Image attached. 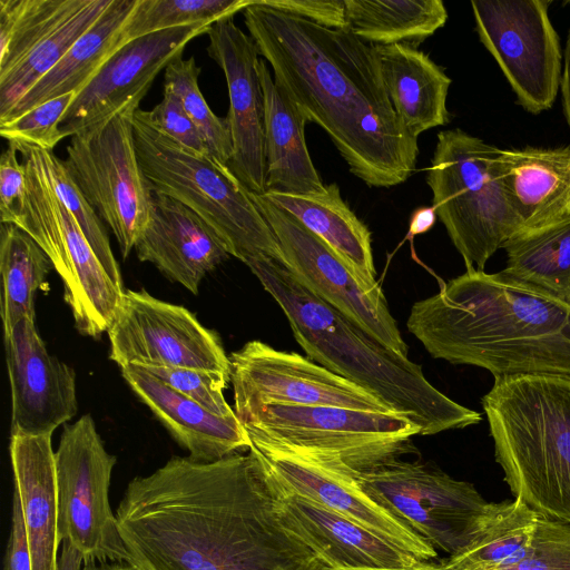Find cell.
<instances>
[{
  "instance_id": "9c48e42d",
  "label": "cell",
  "mask_w": 570,
  "mask_h": 570,
  "mask_svg": "<svg viewBox=\"0 0 570 570\" xmlns=\"http://www.w3.org/2000/svg\"><path fill=\"white\" fill-rule=\"evenodd\" d=\"M24 169L27 198L16 225L45 250L59 274L78 332L98 338L111 326L125 289L110 278L51 187L41 148L27 158Z\"/></svg>"
},
{
  "instance_id": "30bf717a",
  "label": "cell",
  "mask_w": 570,
  "mask_h": 570,
  "mask_svg": "<svg viewBox=\"0 0 570 570\" xmlns=\"http://www.w3.org/2000/svg\"><path fill=\"white\" fill-rule=\"evenodd\" d=\"M131 104L77 131L66 147L65 165L126 258L148 224L153 190L137 154Z\"/></svg>"
},
{
  "instance_id": "ab89813d",
  "label": "cell",
  "mask_w": 570,
  "mask_h": 570,
  "mask_svg": "<svg viewBox=\"0 0 570 570\" xmlns=\"http://www.w3.org/2000/svg\"><path fill=\"white\" fill-rule=\"evenodd\" d=\"M138 366L216 415L233 416L236 414L224 395V391L230 381L228 375L177 366Z\"/></svg>"
},
{
  "instance_id": "74e56055",
  "label": "cell",
  "mask_w": 570,
  "mask_h": 570,
  "mask_svg": "<svg viewBox=\"0 0 570 570\" xmlns=\"http://www.w3.org/2000/svg\"><path fill=\"white\" fill-rule=\"evenodd\" d=\"M77 92L48 100L20 117L0 124V135L8 141L36 146L52 151L66 136L60 122Z\"/></svg>"
},
{
  "instance_id": "4dcf8cb0",
  "label": "cell",
  "mask_w": 570,
  "mask_h": 570,
  "mask_svg": "<svg viewBox=\"0 0 570 570\" xmlns=\"http://www.w3.org/2000/svg\"><path fill=\"white\" fill-rule=\"evenodd\" d=\"M346 29L372 46L416 48L448 20L441 0H345Z\"/></svg>"
},
{
  "instance_id": "277c9868",
  "label": "cell",
  "mask_w": 570,
  "mask_h": 570,
  "mask_svg": "<svg viewBox=\"0 0 570 570\" xmlns=\"http://www.w3.org/2000/svg\"><path fill=\"white\" fill-rule=\"evenodd\" d=\"M246 265L284 312L307 356L375 394L390 409L421 428L420 435L464 429L482 421L434 387L421 365L392 351L314 295L284 264L269 257Z\"/></svg>"
},
{
  "instance_id": "d6986e66",
  "label": "cell",
  "mask_w": 570,
  "mask_h": 570,
  "mask_svg": "<svg viewBox=\"0 0 570 570\" xmlns=\"http://www.w3.org/2000/svg\"><path fill=\"white\" fill-rule=\"evenodd\" d=\"M213 22H199L157 31L120 47L91 81L76 96L63 115L66 137L98 124L131 104L139 105L157 75L187 43L206 35Z\"/></svg>"
},
{
  "instance_id": "603a6c76",
  "label": "cell",
  "mask_w": 570,
  "mask_h": 570,
  "mask_svg": "<svg viewBox=\"0 0 570 570\" xmlns=\"http://www.w3.org/2000/svg\"><path fill=\"white\" fill-rule=\"evenodd\" d=\"M274 490L284 524L314 550L330 570L409 568L423 562L315 501Z\"/></svg>"
},
{
  "instance_id": "4fadbf2b",
  "label": "cell",
  "mask_w": 570,
  "mask_h": 570,
  "mask_svg": "<svg viewBox=\"0 0 570 570\" xmlns=\"http://www.w3.org/2000/svg\"><path fill=\"white\" fill-rule=\"evenodd\" d=\"M249 197L275 234L284 264L317 297L345 315L386 347L407 356L379 283L370 285L324 240L291 213L263 194L248 190Z\"/></svg>"
},
{
  "instance_id": "d590c367",
  "label": "cell",
  "mask_w": 570,
  "mask_h": 570,
  "mask_svg": "<svg viewBox=\"0 0 570 570\" xmlns=\"http://www.w3.org/2000/svg\"><path fill=\"white\" fill-rule=\"evenodd\" d=\"M200 67L194 57H176L165 69L164 92L171 94L202 134L210 156L227 166L233 156V141L226 117L216 116L200 92Z\"/></svg>"
},
{
  "instance_id": "bcb514c9",
  "label": "cell",
  "mask_w": 570,
  "mask_h": 570,
  "mask_svg": "<svg viewBox=\"0 0 570 570\" xmlns=\"http://www.w3.org/2000/svg\"><path fill=\"white\" fill-rule=\"evenodd\" d=\"M563 61L560 88L562 94L563 111L567 121L570 125V31L566 42Z\"/></svg>"
},
{
  "instance_id": "e575fe53",
  "label": "cell",
  "mask_w": 570,
  "mask_h": 570,
  "mask_svg": "<svg viewBox=\"0 0 570 570\" xmlns=\"http://www.w3.org/2000/svg\"><path fill=\"white\" fill-rule=\"evenodd\" d=\"M250 0H136L121 29V45L176 27L216 22L243 11Z\"/></svg>"
},
{
  "instance_id": "44dd1931",
  "label": "cell",
  "mask_w": 570,
  "mask_h": 570,
  "mask_svg": "<svg viewBox=\"0 0 570 570\" xmlns=\"http://www.w3.org/2000/svg\"><path fill=\"white\" fill-rule=\"evenodd\" d=\"M3 338L11 389L10 435L52 434L77 413L73 368L48 352L36 321L22 318Z\"/></svg>"
},
{
  "instance_id": "52a82bcc",
  "label": "cell",
  "mask_w": 570,
  "mask_h": 570,
  "mask_svg": "<svg viewBox=\"0 0 570 570\" xmlns=\"http://www.w3.org/2000/svg\"><path fill=\"white\" fill-rule=\"evenodd\" d=\"M134 134L139 163L153 191L195 212L218 234L228 253L243 263L256 257L284 263L275 234L248 189L227 166L169 139L140 108L134 114Z\"/></svg>"
},
{
  "instance_id": "7c38bea8",
  "label": "cell",
  "mask_w": 570,
  "mask_h": 570,
  "mask_svg": "<svg viewBox=\"0 0 570 570\" xmlns=\"http://www.w3.org/2000/svg\"><path fill=\"white\" fill-rule=\"evenodd\" d=\"M354 473L372 499L449 556L470 542L491 504L431 462L396 459Z\"/></svg>"
},
{
  "instance_id": "6da1fadb",
  "label": "cell",
  "mask_w": 570,
  "mask_h": 570,
  "mask_svg": "<svg viewBox=\"0 0 570 570\" xmlns=\"http://www.w3.org/2000/svg\"><path fill=\"white\" fill-rule=\"evenodd\" d=\"M118 529L134 570H330L283 522L255 456H173L127 485Z\"/></svg>"
},
{
  "instance_id": "e0dca14e",
  "label": "cell",
  "mask_w": 570,
  "mask_h": 570,
  "mask_svg": "<svg viewBox=\"0 0 570 570\" xmlns=\"http://www.w3.org/2000/svg\"><path fill=\"white\" fill-rule=\"evenodd\" d=\"M249 439L248 452L276 490L315 501L420 561L430 562L436 558V549L372 499L358 484L355 471L341 461L308 456Z\"/></svg>"
},
{
  "instance_id": "f546056e",
  "label": "cell",
  "mask_w": 570,
  "mask_h": 570,
  "mask_svg": "<svg viewBox=\"0 0 570 570\" xmlns=\"http://www.w3.org/2000/svg\"><path fill=\"white\" fill-rule=\"evenodd\" d=\"M263 195L324 240L364 282L377 283L371 232L342 198L337 184L326 185L316 194L266 191Z\"/></svg>"
},
{
  "instance_id": "ba28073f",
  "label": "cell",
  "mask_w": 570,
  "mask_h": 570,
  "mask_svg": "<svg viewBox=\"0 0 570 570\" xmlns=\"http://www.w3.org/2000/svg\"><path fill=\"white\" fill-rule=\"evenodd\" d=\"M249 438L364 472L416 451L421 428L396 413L271 403L236 414Z\"/></svg>"
},
{
  "instance_id": "8fae6325",
  "label": "cell",
  "mask_w": 570,
  "mask_h": 570,
  "mask_svg": "<svg viewBox=\"0 0 570 570\" xmlns=\"http://www.w3.org/2000/svg\"><path fill=\"white\" fill-rule=\"evenodd\" d=\"M55 456L59 542L70 543L85 567L127 564L109 502L117 458L106 450L90 414L63 425Z\"/></svg>"
},
{
  "instance_id": "ac0fdd59",
  "label": "cell",
  "mask_w": 570,
  "mask_h": 570,
  "mask_svg": "<svg viewBox=\"0 0 570 570\" xmlns=\"http://www.w3.org/2000/svg\"><path fill=\"white\" fill-rule=\"evenodd\" d=\"M229 362L236 414L271 403L394 413L375 394L309 357L258 340L233 352Z\"/></svg>"
},
{
  "instance_id": "4316f807",
  "label": "cell",
  "mask_w": 570,
  "mask_h": 570,
  "mask_svg": "<svg viewBox=\"0 0 570 570\" xmlns=\"http://www.w3.org/2000/svg\"><path fill=\"white\" fill-rule=\"evenodd\" d=\"M375 50L391 104L407 131L417 138L428 129L446 125L452 80L443 69L407 45L376 46Z\"/></svg>"
},
{
  "instance_id": "2e32d148",
  "label": "cell",
  "mask_w": 570,
  "mask_h": 570,
  "mask_svg": "<svg viewBox=\"0 0 570 570\" xmlns=\"http://www.w3.org/2000/svg\"><path fill=\"white\" fill-rule=\"evenodd\" d=\"M107 333L109 358L120 368L161 365L230 376L229 356L218 334L186 307L156 298L145 289L125 291Z\"/></svg>"
},
{
  "instance_id": "836d02e7",
  "label": "cell",
  "mask_w": 570,
  "mask_h": 570,
  "mask_svg": "<svg viewBox=\"0 0 570 570\" xmlns=\"http://www.w3.org/2000/svg\"><path fill=\"white\" fill-rule=\"evenodd\" d=\"M52 263L24 230L13 224L0 227V316L3 334L22 318L36 321L35 298Z\"/></svg>"
},
{
  "instance_id": "ee69618b",
  "label": "cell",
  "mask_w": 570,
  "mask_h": 570,
  "mask_svg": "<svg viewBox=\"0 0 570 570\" xmlns=\"http://www.w3.org/2000/svg\"><path fill=\"white\" fill-rule=\"evenodd\" d=\"M11 530L3 559V570H32L22 505L16 490L12 495Z\"/></svg>"
},
{
  "instance_id": "d6a6232c",
  "label": "cell",
  "mask_w": 570,
  "mask_h": 570,
  "mask_svg": "<svg viewBox=\"0 0 570 570\" xmlns=\"http://www.w3.org/2000/svg\"><path fill=\"white\" fill-rule=\"evenodd\" d=\"M539 515L519 498L491 502L470 542L442 563L448 570H497L528 546Z\"/></svg>"
},
{
  "instance_id": "5b68a950",
  "label": "cell",
  "mask_w": 570,
  "mask_h": 570,
  "mask_svg": "<svg viewBox=\"0 0 570 570\" xmlns=\"http://www.w3.org/2000/svg\"><path fill=\"white\" fill-rule=\"evenodd\" d=\"M482 406L513 497L570 522V377L498 379Z\"/></svg>"
},
{
  "instance_id": "ffe728a7",
  "label": "cell",
  "mask_w": 570,
  "mask_h": 570,
  "mask_svg": "<svg viewBox=\"0 0 570 570\" xmlns=\"http://www.w3.org/2000/svg\"><path fill=\"white\" fill-rule=\"evenodd\" d=\"M208 56L223 70L229 97L226 116L233 141L228 168L245 188L266 191L264 145V92L258 73V50L234 21V16L214 22L207 33Z\"/></svg>"
},
{
  "instance_id": "60d3db41",
  "label": "cell",
  "mask_w": 570,
  "mask_h": 570,
  "mask_svg": "<svg viewBox=\"0 0 570 570\" xmlns=\"http://www.w3.org/2000/svg\"><path fill=\"white\" fill-rule=\"evenodd\" d=\"M147 115L154 127L173 141L196 154L210 156L202 134L171 94L164 92L161 101Z\"/></svg>"
},
{
  "instance_id": "8d00e7d4",
  "label": "cell",
  "mask_w": 570,
  "mask_h": 570,
  "mask_svg": "<svg viewBox=\"0 0 570 570\" xmlns=\"http://www.w3.org/2000/svg\"><path fill=\"white\" fill-rule=\"evenodd\" d=\"M42 156L49 181L58 198L80 226L86 239L110 278L119 287H122L120 269L101 218L75 183L65 161L52 151L45 149H42Z\"/></svg>"
},
{
  "instance_id": "f6af8a7d",
  "label": "cell",
  "mask_w": 570,
  "mask_h": 570,
  "mask_svg": "<svg viewBox=\"0 0 570 570\" xmlns=\"http://www.w3.org/2000/svg\"><path fill=\"white\" fill-rule=\"evenodd\" d=\"M438 218L436 212L433 206L417 207L411 215L409 224V236L429 232L435 224Z\"/></svg>"
},
{
  "instance_id": "c3c4849f",
  "label": "cell",
  "mask_w": 570,
  "mask_h": 570,
  "mask_svg": "<svg viewBox=\"0 0 570 570\" xmlns=\"http://www.w3.org/2000/svg\"><path fill=\"white\" fill-rule=\"evenodd\" d=\"M340 570H448L445 566L441 563L421 562L416 566L409 568H367V569H340Z\"/></svg>"
},
{
  "instance_id": "7bdbcfd3",
  "label": "cell",
  "mask_w": 570,
  "mask_h": 570,
  "mask_svg": "<svg viewBox=\"0 0 570 570\" xmlns=\"http://www.w3.org/2000/svg\"><path fill=\"white\" fill-rule=\"evenodd\" d=\"M263 4L313 23L346 29L345 0H259Z\"/></svg>"
},
{
  "instance_id": "1f68e13d",
  "label": "cell",
  "mask_w": 570,
  "mask_h": 570,
  "mask_svg": "<svg viewBox=\"0 0 570 570\" xmlns=\"http://www.w3.org/2000/svg\"><path fill=\"white\" fill-rule=\"evenodd\" d=\"M503 248L504 275L570 305V218L523 230Z\"/></svg>"
},
{
  "instance_id": "8992f818",
  "label": "cell",
  "mask_w": 570,
  "mask_h": 570,
  "mask_svg": "<svg viewBox=\"0 0 570 570\" xmlns=\"http://www.w3.org/2000/svg\"><path fill=\"white\" fill-rule=\"evenodd\" d=\"M426 174L438 218L466 271L485 263L524 226L511 200L502 149L454 128L441 130Z\"/></svg>"
},
{
  "instance_id": "f35d334b",
  "label": "cell",
  "mask_w": 570,
  "mask_h": 570,
  "mask_svg": "<svg viewBox=\"0 0 570 570\" xmlns=\"http://www.w3.org/2000/svg\"><path fill=\"white\" fill-rule=\"evenodd\" d=\"M497 570H570V522L540 514L528 546Z\"/></svg>"
},
{
  "instance_id": "d4e9b609",
  "label": "cell",
  "mask_w": 570,
  "mask_h": 570,
  "mask_svg": "<svg viewBox=\"0 0 570 570\" xmlns=\"http://www.w3.org/2000/svg\"><path fill=\"white\" fill-rule=\"evenodd\" d=\"M52 434L10 435L14 489L21 501L32 570H58L57 478Z\"/></svg>"
},
{
  "instance_id": "7402d4cb",
  "label": "cell",
  "mask_w": 570,
  "mask_h": 570,
  "mask_svg": "<svg viewBox=\"0 0 570 570\" xmlns=\"http://www.w3.org/2000/svg\"><path fill=\"white\" fill-rule=\"evenodd\" d=\"M153 193L148 224L135 245L137 257L196 295L205 275L230 254L195 212L165 194Z\"/></svg>"
},
{
  "instance_id": "f1b7e54d",
  "label": "cell",
  "mask_w": 570,
  "mask_h": 570,
  "mask_svg": "<svg viewBox=\"0 0 570 570\" xmlns=\"http://www.w3.org/2000/svg\"><path fill=\"white\" fill-rule=\"evenodd\" d=\"M136 0H114L100 19L17 105L0 119L10 121L30 109L68 92L77 95L91 81L105 62L120 48L121 29Z\"/></svg>"
},
{
  "instance_id": "3957f363",
  "label": "cell",
  "mask_w": 570,
  "mask_h": 570,
  "mask_svg": "<svg viewBox=\"0 0 570 570\" xmlns=\"http://www.w3.org/2000/svg\"><path fill=\"white\" fill-rule=\"evenodd\" d=\"M407 330L434 357L494 380L570 377V305L504 275L471 269L413 304Z\"/></svg>"
},
{
  "instance_id": "5bb4252c",
  "label": "cell",
  "mask_w": 570,
  "mask_h": 570,
  "mask_svg": "<svg viewBox=\"0 0 570 570\" xmlns=\"http://www.w3.org/2000/svg\"><path fill=\"white\" fill-rule=\"evenodd\" d=\"M114 0H0V119Z\"/></svg>"
},
{
  "instance_id": "7dc6e473",
  "label": "cell",
  "mask_w": 570,
  "mask_h": 570,
  "mask_svg": "<svg viewBox=\"0 0 570 570\" xmlns=\"http://www.w3.org/2000/svg\"><path fill=\"white\" fill-rule=\"evenodd\" d=\"M82 558L68 542H62V551L58 561V570H82Z\"/></svg>"
},
{
  "instance_id": "b9f144b4",
  "label": "cell",
  "mask_w": 570,
  "mask_h": 570,
  "mask_svg": "<svg viewBox=\"0 0 570 570\" xmlns=\"http://www.w3.org/2000/svg\"><path fill=\"white\" fill-rule=\"evenodd\" d=\"M18 146L8 141L0 158V222L13 224L27 198L26 170L18 161Z\"/></svg>"
},
{
  "instance_id": "484cf974",
  "label": "cell",
  "mask_w": 570,
  "mask_h": 570,
  "mask_svg": "<svg viewBox=\"0 0 570 570\" xmlns=\"http://www.w3.org/2000/svg\"><path fill=\"white\" fill-rule=\"evenodd\" d=\"M258 73L265 104L266 191L296 195L323 191L326 185L312 161L305 141L307 119L276 85L263 59L258 61Z\"/></svg>"
},
{
  "instance_id": "cb8c5ba5",
  "label": "cell",
  "mask_w": 570,
  "mask_h": 570,
  "mask_svg": "<svg viewBox=\"0 0 570 570\" xmlns=\"http://www.w3.org/2000/svg\"><path fill=\"white\" fill-rule=\"evenodd\" d=\"M120 370L132 392L189 452L190 459L214 462L249 450V435L236 414L216 415L138 365Z\"/></svg>"
},
{
  "instance_id": "681fc988",
  "label": "cell",
  "mask_w": 570,
  "mask_h": 570,
  "mask_svg": "<svg viewBox=\"0 0 570 570\" xmlns=\"http://www.w3.org/2000/svg\"><path fill=\"white\" fill-rule=\"evenodd\" d=\"M82 570H134L128 564H107L99 567H85Z\"/></svg>"
},
{
  "instance_id": "9a60e30c",
  "label": "cell",
  "mask_w": 570,
  "mask_h": 570,
  "mask_svg": "<svg viewBox=\"0 0 570 570\" xmlns=\"http://www.w3.org/2000/svg\"><path fill=\"white\" fill-rule=\"evenodd\" d=\"M549 0H472L479 38L531 114L552 107L561 80V48Z\"/></svg>"
},
{
  "instance_id": "83f0119b",
  "label": "cell",
  "mask_w": 570,
  "mask_h": 570,
  "mask_svg": "<svg viewBox=\"0 0 570 570\" xmlns=\"http://www.w3.org/2000/svg\"><path fill=\"white\" fill-rule=\"evenodd\" d=\"M502 158L524 230L570 218V146L502 149Z\"/></svg>"
},
{
  "instance_id": "7a4b0ae2",
  "label": "cell",
  "mask_w": 570,
  "mask_h": 570,
  "mask_svg": "<svg viewBox=\"0 0 570 570\" xmlns=\"http://www.w3.org/2000/svg\"><path fill=\"white\" fill-rule=\"evenodd\" d=\"M244 23L276 85L308 122L331 138L350 171L370 187L404 183L415 170L417 138L397 117L375 47L250 0Z\"/></svg>"
}]
</instances>
